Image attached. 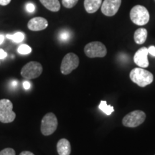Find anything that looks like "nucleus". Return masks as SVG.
Wrapping results in <instances>:
<instances>
[{
  "label": "nucleus",
  "mask_w": 155,
  "mask_h": 155,
  "mask_svg": "<svg viewBox=\"0 0 155 155\" xmlns=\"http://www.w3.org/2000/svg\"><path fill=\"white\" fill-rule=\"evenodd\" d=\"M23 87L25 90H28V89L30 88V83L29 81H23Z\"/></svg>",
  "instance_id": "393cba45"
},
{
  "label": "nucleus",
  "mask_w": 155,
  "mask_h": 155,
  "mask_svg": "<svg viewBox=\"0 0 155 155\" xmlns=\"http://www.w3.org/2000/svg\"><path fill=\"white\" fill-rule=\"evenodd\" d=\"M129 77L132 82L142 88L151 84L154 80L152 73L142 68H136L131 70Z\"/></svg>",
  "instance_id": "f257e3e1"
},
{
  "label": "nucleus",
  "mask_w": 155,
  "mask_h": 155,
  "mask_svg": "<svg viewBox=\"0 0 155 155\" xmlns=\"http://www.w3.org/2000/svg\"><path fill=\"white\" fill-rule=\"evenodd\" d=\"M148 48L146 47H142L137 50L134 56V61L136 65L142 68H146L148 67Z\"/></svg>",
  "instance_id": "9d476101"
},
{
  "label": "nucleus",
  "mask_w": 155,
  "mask_h": 155,
  "mask_svg": "<svg viewBox=\"0 0 155 155\" xmlns=\"http://www.w3.org/2000/svg\"><path fill=\"white\" fill-rule=\"evenodd\" d=\"M79 58L73 53H69L65 55L62 61L61 72L63 75H68L76 69L79 65Z\"/></svg>",
  "instance_id": "6e6552de"
},
{
  "label": "nucleus",
  "mask_w": 155,
  "mask_h": 155,
  "mask_svg": "<svg viewBox=\"0 0 155 155\" xmlns=\"http://www.w3.org/2000/svg\"><path fill=\"white\" fill-rule=\"evenodd\" d=\"M130 19L135 25L142 26L147 25L150 21V13L144 6L136 5L131 9Z\"/></svg>",
  "instance_id": "f03ea898"
},
{
  "label": "nucleus",
  "mask_w": 155,
  "mask_h": 155,
  "mask_svg": "<svg viewBox=\"0 0 155 155\" xmlns=\"http://www.w3.org/2000/svg\"><path fill=\"white\" fill-rule=\"evenodd\" d=\"M147 29L145 28H139L135 31L134 34V41L137 44L142 45L146 42L147 38Z\"/></svg>",
  "instance_id": "4468645a"
},
{
  "label": "nucleus",
  "mask_w": 155,
  "mask_h": 155,
  "mask_svg": "<svg viewBox=\"0 0 155 155\" xmlns=\"http://www.w3.org/2000/svg\"><path fill=\"white\" fill-rule=\"evenodd\" d=\"M102 0H84V8L89 14H93L101 7Z\"/></svg>",
  "instance_id": "ddd939ff"
},
{
  "label": "nucleus",
  "mask_w": 155,
  "mask_h": 155,
  "mask_svg": "<svg viewBox=\"0 0 155 155\" xmlns=\"http://www.w3.org/2000/svg\"><path fill=\"white\" fill-rule=\"evenodd\" d=\"M17 52L21 55H28V54H30L32 52V48L28 45L22 44L19 45V48H17Z\"/></svg>",
  "instance_id": "a211bd4d"
},
{
  "label": "nucleus",
  "mask_w": 155,
  "mask_h": 155,
  "mask_svg": "<svg viewBox=\"0 0 155 155\" xmlns=\"http://www.w3.org/2000/svg\"><path fill=\"white\" fill-rule=\"evenodd\" d=\"M0 155H16V152L13 149L6 148L0 152Z\"/></svg>",
  "instance_id": "aec40b11"
},
{
  "label": "nucleus",
  "mask_w": 155,
  "mask_h": 155,
  "mask_svg": "<svg viewBox=\"0 0 155 155\" xmlns=\"http://www.w3.org/2000/svg\"><path fill=\"white\" fill-rule=\"evenodd\" d=\"M148 52L151 55L155 57V47L154 46H153V45L150 46V47L148 48Z\"/></svg>",
  "instance_id": "b1692460"
},
{
  "label": "nucleus",
  "mask_w": 155,
  "mask_h": 155,
  "mask_svg": "<svg viewBox=\"0 0 155 155\" xmlns=\"http://www.w3.org/2000/svg\"><path fill=\"white\" fill-rule=\"evenodd\" d=\"M42 71L43 68L41 64L36 61H31L27 63L21 70V75L24 78L32 80L40 76Z\"/></svg>",
  "instance_id": "0eeeda50"
},
{
  "label": "nucleus",
  "mask_w": 155,
  "mask_h": 155,
  "mask_svg": "<svg viewBox=\"0 0 155 155\" xmlns=\"http://www.w3.org/2000/svg\"><path fill=\"white\" fill-rule=\"evenodd\" d=\"M19 155H35L33 153L29 152V151H24V152H22L19 154Z\"/></svg>",
  "instance_id": "bb28decb"
},
{
  "label": "nucleus",
  "mask_w": 155,
  "mask_h": 155,
  "mask_svg": "<svg viewBox=\"0 0 155 155\" xmlns=\"http://www.w3.org/2000/svg\"><path fill=\"white\" fill-rule=\"evenodd\" d=\"M17 86V81H14L12 82L11 86L12 87V88H15V87H16Z\"/></svg>",
  "instance_id": "c85d7f7f"
},
{
  "label": "nucleus",
  "mask_w": 155,
  "mask_h": 155,
  "mask_svg": "<svg viewBox=\"0 0 155 155\" xmlns=\"http://www.w3.org/2000/svg\"><path fill=\"white\" fill-rule=\"evenodd\" d=\"M6 38L9 39V40H12L13 42H16V43H19V42L24 40L25 34L23 33V32H17L14 35H6Z\"/></svg>",
  "instance_id": "f3484780"
},
{
  "label": "nucleus",
  "mask_w": 155,
  "mask_h": 155,
  "mask_svg": "<svg viewBox=\"0 0 155 155\" xmlns=\"http://www.w3.org/2000/svg\"><path fill=\"white\" fill-rule=\"evenodd\" d=\"M59 38L62 40V41H67V40L70 38L69 32L66 30L62 31V32H61V34H60Z\"/></svg>",
  "instance_id": "412c9836"
},
{
  "label": "nucleus",
  "mask_w": 155,
  "mask_h": 155,
  "mask_svg": "<svg viewBox=\"0 0 155 155\" xmlns=\"http://www.w3.org/2000/svg\"><path fill=\"white\" fill-rule=\"evenodd\" d=\"M146 119V114L140 110H136L127 114L122 119V124L126 127L135 128L143 124Z\"/></svg>",
  "instance_id": "20e7f679"
},
{
  "label": "nucleus",
  "mask_w": 155,
  "mask_h": 155,
  "mask_svg": "<svg viewBox=\"0 0 155 155\" xmlns=\"http://www.w3.org/2000/svg\"><path fill=\"white\" fill-rule=\"evenodd\" d=\"M84 53L90 58H104L107 54V49L102 42L94 41L89 42L85 46Z\"/></svg>",
  "instance_id": "39448f33"
},
{
  "label": "nucleus",
  "mask_w": 155,
  "mask_h": 155,
  "mask_svg": "<svg viewBox=\"0 0 155 155\" xmlns=\"http://www.w3.org/2000/svg\"><path fill=\"white\" fill-rule=\"evenodd\" d=\"M48 26V22L45 18L42 17H36L31 19L28 23V28L31 31H41L46 29Z\"/></svg>",
  "instance_id": "9b49d317"
},
{
  "label": "nucleus",
  "mask_w": 155,
  "mask_h": 155,
  "mask_svg": "<svg viewBox=\"0 0 155 155\" xmlns=\"http://www.w3.org/2000/svg\"><path fill=\"white\" fill-rule=\"evenodd\" d=\"M58 119L53 113L45 114L41 121V132L44 136H50L55 132L58 128Z\"/></svg>",
  "instance_id": "423d86ee"
},
{
  "label": "nucleus",
  "mask_w": 155,
  "mask_h": 155,
  "mask_svg": "<svg viewBox=\"0 0 155 155\" xmlns=\"http://www.w3.org/2000/svg\"><path fill=\"white\" fill-rule=\"evenodd\" d=\"M13 104L10 100L3 98L0 100V121L11 123L16 118V114L12 111Z\"/></svg>",
  "instance_id": "7ed1b4c3"
},
{
  "label": "nucleus",
  "mask_w": 155,
  "mask_h": 155,
  "mask_svg": "<svg viewBox=\"0 0 155 155\" xmlns=\"http://www.w3.org/2000/svg\"><path fill=\"white\" fill-rule=\"evenodd\" d=\"M57 151L59 155H70L71 146L70 141L66 139H61L57 144Z\"/></svg>",
  "instance_id": "f8f14e48"
},
{
  "label": "nucleus",
  "mask_w": 155,
  "mask_h": 155,
  "mask_svg": "<svg viewBox=\"0 0 155 155\" xmlns=\"http://www.w3.org/2000/svg\"><path fill=\"white\" fill-rule=\"evenodd\" d=\"M11 2V0H0V5L6 6Z\"/></svg>",
  "instance_id": "a878e982"
},
{
  "label": "nucleus",
  "mask_w": 155,
  "mask_h": 155,
  "mask_svg": "<svg viewBox=\"0 0 155 155\" xmlns=\"http://www.w3.org/2000/svg\"><path fill=\"white\" fill-rule=\"evenodd\" d=\"M5 37L3 35H0V45L3 43L4 40H5Z\"/></svg>",
  "instance_id": "cd10ccee"
},
{
  "label": "nucleus",
  "mask_w": 155,
  "mask_h": 155,
  "mask_svg": "<svg viewBox=\"0 0 155 155\" xmlns=\"http://www.w3.org/2000/svg\"><path fill=\"white\" fill-rule=\"evenodd\" d=\"M78 0H62L63 5L65 8L71 9L77 5Z\"/></svg>",
  "instance_id": "6ab92c4d"
},
{
  "label": "nucleus",
  "mask_w": 155,
  "mask_h": 155,
  "mask_svg": "<svg viewBox=\"0 0 155 155\" xmlns=\"http://www.w3.org/2000/svg\"><path fill=\"white\" fill-rule=\"evenodd\" d=\"M40 2L46 9L53 12L61 9V4L58 0H40Z\"/></svg>",
  "instance_id": "2eb2a0df"
},
{
  "label": "nucleus",
  "mask_w": 155,
  "mask_h": 155,
  "mask_svg": "<svg viewBox=\"0 0 155 155\" xmlns=\"http://www.w3.org/2000/svg\"><path fill=\"white\" fill-rule=\"evenodd\" d=\"M7 56V53L2 48H0V60L5 59V58Z\"/></svg>",
  "instance_id": "5701e85b"
},
{
  "label": "nucleus",
  "mask_w": 155,
  "mask_h": 155,
  "mask_svg": "<svg viewBox=\"0 0 155 155\" xmlns=\"http://www.w3.org/2000/svg\"><path fill=\"white\" fill-rule=\"evenodd\" d=\"M98 108L107 116H110L114 111V108L112 106L108 105L106 101H101L100 102Z\"/></svg>",
  "instance_id": "dca6fc26"
},
{
  "label": "nucleus",
  "mask_w": 155,
  "mask_h": 155,
  "mask_svg": "<svg viewBox=\"0 0 155 155\" xmlns=\"http://www.w3.org/2000/svg\"><path fill=\"white\" fill-rule=\"evenodd\" d=\"M121 0H104L101 5V12L107 17L115 15L119 11Z\"/></svg>",
  "instance_id": "1a4fd4ad"
},
{
  "label": "nucleus",
  "mask_w": 155,
  "mask_h": 155,
  "mask_svg": "<svg viewBox=\"0 0 155 155\" xmlns=\"http://www.w3.org/2000/svg\"><path fill=\"white\" fill-rule=\"evenodd\" d=\"M26 9L28 12H33L35 11V5L33 4L32 3H28V5L26 6Z\"/></svg>",
  "instance_id": "4be33fe9"
}]
</instances>
